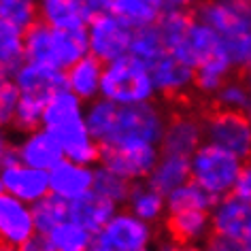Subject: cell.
<instances>
[{"mask_svg": "<svg viewBox=\"0 0 251 251\" xmlns=\"http://www.w3.org/2000/svg\"><path fill=\"white\" fill-rule=\"evenodd\" d=\"M85 122L102 151L130 145L160 147L168 113L155 100L141 104H115L111 100L96 98L85 106Z\"/></svg>", "mask_w": 251, "mask_h": 251, "instance_id": "cell-1", "label": "cell"}, {"mask_svg": "<svg viewBox=\"0 0 251 251\" xmlns=\"http://www.w3.org/2000/svg\"><path fill=\"white\" fill-rule=\"evenodd\" d=\"M87 53L90 49H87L85 30H55L43 22H36L28 30H24L26 62L66 71Z\"/></svg>", "mask_w": 251, "mask_h": 251, "instance_id": "cell-2", "label": "cell"}, {"mask_svg": "<svg viewBox=\"0 0 251 251\" xmlns=\"http://www.w3.org/2000/svg\"><path fill=\"white\" fill-rule=\"evenodd\" d=\"M155 87L149 66L132 55H124L104 64L100 98L115 104H141L155 100Z\"/></svg>", "mask_w": 251, "mask_h": 251, "instance_id": "cell-3", "label": "cell"}, {"mask_svg": "<svg viewBox=\"0 0 251 251\" xmlns=\"http://www.w3.org/2000/svg\"><path fill=\"white\" fill-rule=\"evenodd\" d=\"M245 162L226 149L202 143L190 155V179L209 194L211 198H226L234 192L236 179Z\"/></svg>", "mask_w": 251, "mask_h": 251, "instance_id": "cell-4", "label": "cell"}, {"mask_svg": "<svg viewBox=\"0 0 251 251\" xmlns=\"http://www.w3.org/2000/svg\"><path fill=\"white\" fill-rule=\"evenodd\" d=\"M155 243L153 224L143 222L128 209L115 211V215L94 234L96 251H153Z\"/></svg>", "mask_w": 251, "mask_h": 251, "instance_id": "cell-5", "label": "cell"}, {"mask_svg": "<svg viewBox=\"0 0 251 251\" xmlns=\"http://www.w3.org/2000/svg\"><path fill=\"white\" fill-rule=\"evenodd\" d=\"M87 49L90 55L100 60L102 64L115 62L124 55H130V45L134 39V30L115 13L94 15L85 26Z\"/></svg>", "mask_w": 251, "mask_h": 251, "instance_id": "cell-6", "label": "cell"}, {"mask_svg": "<svg viewBox=\"0 0 251 251\" xmlns=\"http://www.w3.org/2000/svg\"><path fill=\"white\" fill-rule=\"evenodd\" d=\"M204 141L234 153L243 162L251 160V122L247 113L211 111L204 117Z\"/></svg>", "mask_w": 251, "mask_h": 251, "instance_id": "cell-7", "label": "cell"}, {"mask_svg": "<svg viewBox=\"0 0 251 251\" xmlns=\"http://www.w3.org/2000/svg\"><path fill=\"white\" fill-rule=\"evenodd\" d=\"M194 17L211 26L224 43L251 32V7L232 0H202Z\"/></svg>", "mask_w": 251, "mask_h": 251, "instance_id": "cell-8", "label": "cell"}, {"mask_svg": "<svg viewBox=\"0 0 251 251\" xmlns=\"http://www.w3.org/2000/svg\"><path fill=\"white\" fill-rule=\"evenodd\" d=\"M155 94L166 100H177L187 96L194 90L196 81V68L190 64L183 55L166 51L149 66Z\"/></svg>", "mask_w": 251, "mask_h": 251, "instance_id": "cell-9", "label": "cell"}, {"mask_svg": "<svg viewBox=\"0 0 251 251\" xmlns=\"http://www.w3.org/2000/svg\"><path fill=\"white\" fill-rule=\"evenodd\" d=\"M211 222L213 234L232 238L251 251V202L234 194L219 198L211 209Z\"/></svg>", "mask_w": 251, "mask_h": 251, "instance_id": "cell-10", "label": "cell"}, {"mask_svg": "<svg viewBox=\"0 0 251 251\" xmlns=\"http://www.w3.org/2000/svg\"><path fill=\"white\" fill-rule=\"evenodd\" d=\"M204 143V117L192 109H181L168 115L160 151L192 155Z\"/></svg>", "mask_w": 251, "mask_h": 251, "instance_id": "cell-11", "label": "cell"}, {"mask_svg": "<svg viewBox=\"0 0 251 251\" xmlns=\"http://www.w3.org/2000/svg\"><path fill=\"white\" fill-rule=\"evenodd\" d=\"M36 234L32 204L7 192L0 194V247H22Z\"/></svg>", "mask_w": 251, "mask_h": 251, "instance_id": "cell-12", "label": "cell"}, {"mask_svg": "<svg viewBox=\"0 0 251 251\" xmlns=\"http://www.w3.org/2000/svg\"><path fill=\"white\" fill-rule=\"evenodd\" d=\"M0 181H2L4 192L28 204H34L45 196H49L47 171L28 166L17 158H11L7 164L0 168Z\"/></svg>", "mask_w": 251, "mask_h": 251, "instance_id": "cell-13", "label": "cell"}, {"mask_svg": "<svg viewBox=\"0 0 251 251\" xmlns=\"http://www.w3.org/2000/svg\"><path fill=\"white\" fill-rule=\"evenodd\" d=\"M160 158L158 145H130V147H117L106 149L100 155V164L115 171L132 183L147 181L149 173L153 171L155 162Z\"/></svg>", "mask_w": 251, "mask_h": 251, "instance_id": "cell-14", "label": "cell"}, {"mask_svg": "<svg viewBox=\"0 0 251 251\" xmlns=\"http://www.w3.org/2000/svg\"><path fill=\"white\" fill-rule=\"evenodd\" d=\"M94 168L96 166L79 164L68 158L60 160L51 171H47L49 194L68 204L87 196L90 192H94Z\"/></svg>", "mask_w": 251, "mask_h": 251, "instance_id": "cell-15", "label": "cell"}, {"mask_svg": "<svg viewBox=\"0 0 251 251\" xmlns=\"http://www.w3.org/2000/svg\"><path fill=\"white\" fill-rule=\"evenodd\" d=\"M15 158L28 166L51 171L60 160H64V149L58 136L49 128L41 126L30 132H22V139L15 143Z\"/></svg>", "mask_w": 251, "mask_h": 251, "instance_id": "cell-16", "label": "cell"}, {"mask_svg": "<svg viewBox=\"0 0 251 251\" xmlns=\"http://www.w3.org/2000/svg\"><path fill=\"white\" fill-rule=\"evenodd\" d=\"M51 132L58 136L60 145L64 149V158L87 166H96L100 162L102 147L98 145V141L90 132V126H87L85 117L73 119V122L51 130Z\"/></svg>", "mask_w": 251, "mask_h": 251, "instance_id": "cell-17", "label": "cell"}, {"mask_svg": "<svg viewBox=\"0 0 251 251\" xmlns=\"http://www.w3.org/2000/svg\"><path fill=\"white\" fill-rule=\"evenodd\" d=\"M11 79L20 90V96L39 98L45 102L49 96L66 87L64 71L47 64H36V62H24Z\"/></svg>", "mask_w": 251, "mask_h": 251, "instance_id": "cell-18", "label": "cell"}, {"mask_svg": "<svg viewBox=\"0 0 251 251\" xmlns=\"http://www.w3.org/2000/svg\"><path fill=\"white\" fill-rule=\"evenodd\" d=\"M166 234L177 243L204 245L213 236L211 211H168Z\"/></svg>", "mask_w": 251, "mask_h": 251, "instance_id": "cell-19", "label": "cell"}, {"mask_svg": "<svg viewBox=\"0 0 251 251\" xmlns=\"http://www.w3.org/2000/svg\"><path fill=\"white\" fill-rule=\"evenodd\" d=\"M36 15L55 30H85L92 20L81 0H36Z\"/></svg>", "mask_w": 251, "mask_h": 251, "instance_id": "cell-20", "label": "cell"}, {"mask_svg": "<svg viewBox=\"0 0 251 251\" xmlns=\"http://www.w3.org/2000/svg\"><path fill=\"white\" fill-rule=\"evenodd\" d=\"M102 71L104 64L96 60L94 55L87 53L85 58L75 62L71 68L64 71L66 90H71L75 96L83 102H92V100L100 98V85H102Z\"/></svg>", "mask_w": 251, "mask_h": 251, "instance_id": "cell-21", "label": "cell"}, {"mask_svg": "<svg viewBox=\"0 0 251 251\" xmlns=\"http://www.w3.org/2000/svg\"><path fill=\"white\" fill-rule=\"evenodd\" d=\"M224 49H226L224 41L219 39V34L215 32V30H213L211 26H206L204 22H200V20L194 17V22H192L190 30H187L183 43L175 49V53L183 55V58L196 68V64H200V62L206 60L213 53L224 51Z\"/></svg>", "mask_w": 251, "mask_h": 251, "instance_id": "cell-22", "label": "cell"}, {"mask_svg": "<svg viewBox=\"0 0 251 251\" xmlns=\"http://www.w3.org/2000/svg\"><path fill=\"white\" fill-rule=\"evenodd\" d=\"M126 209L143 222L158 224L168 213L166 194H162L149 181H139V183H132V190L126 200Z\"/></svg>", "mask_w": 251, "mask_h": 251, "instance_id": "cell-23", "label": "cell"}, {"mask_svg": "<svg viewBox=\"0 0 251 251\" xmlns=\"http://www.w3.org/2000/svg\"><path fill=\"white\" fill-rule=\"evenodd\" d=\"M115 211H117V204L109 202V200L102 198L96 192H90L87 196L68 204V217H71L73 222L81 224L85 230H90L92 234H96V232L115 215Z\"/></svg>", "mask_w": 251, "mask_h": 251, "instance_id": "cell-24", "label": "cell"}, {"mask_svg": "<svg viewBox=\"0 0 251 251\" xmlns=\"http://www.w3.org/2000/svg\"><path fill=\"white\" fill-rule=\"evenodd\" d=\"M147 181L153 187H158L162 194H171L179 185L190 181V155L160 151V158L153 171L149 173Z\"/></svg>", "mask_w": 251, "mask_h": 251, "instance_id": "cell-25", "label": "cell"}, {"mask_svg": "<svg viewBox=\"0 0 251 251\" xmlns=\"http://www.w3.org/2000/svg\"><path fill=\"white\" fill-rule=\"evenodd\" d=\"M234 64H232L228 51H217L196 64V81H194V90L202 96H213L226 79L234 75Z\"/></svg>", "mask_w": 251, "mask_h": 251, "instance_id": "cell-26", "label": "cell"}, {"mask_svg": "<svg viewBox=\"0 0 251 251\" xmlns=\"http://www.w3.org/2000/svg\"><path fill=\"white\" fill-rule=\"evenodd\" d=\"M164 0H113L111 13L124 20L132 30H141L155 26L160 17L164 15Z\"/></svg>", "mask_w": 251, "mask_h": 251, "instance_id": "cell-27", "label": "cell"}, {"mask_svg": "<svg viewBox=\"0 0 251 251\" xmlns=\"http://www.w3.org/2000/svg\"><path fill=\"white\" fill-rule=\"evenodd\" d=\"M79 117H85V102L64 87L47 98L45 111H43V126L49 130H55Z\"/></svg>", "mask_w": 251, "mask_h": 251, "instance_id": "cell-28", "label": "cell"}, {"mask_svg": "<svg viewBox=\"0 0 251 251\" xmlns=\"http://www.w3.org/2000/svg\"><path fill=\"white\" fill-rule=\"evenodd\" d=\"M51 251H87L94 247V234L71 217L45 234Z\"/></svg>", "mask_w": 251, "mask_h": 251, "instance_id": "cell-29", "label": "cell"}, {"mask_svg": "<svg viewBox=\"0 0 251 251\" xmlns=\"http://www.w3.org/2000/svg\"><path fill=\"white\" fill-rule=\"evenodd\" d=\"M24 62V30L0 20V77H13Z\"/></svg>", "mask_w": 251, "mask_h": 251, "instance_id": "cell-30", "label": "cell"}, {"mask_svg": "<svg viewBox=\"0 0 251 251\" xmlns=\"http://www.w3.org/2000/svg\"><path fill=\"white\" fill-rule=\"evenodd\" d=\"M213 106L219 111H234V113H247L251 102V87L247 79H238L232 75L226 79L222 87L211 96Z\"/></svg>", "mask_w": 251, "mask_h": 251, "instance_id": "cell-31", "label": "cell"}, {"mask_svg": "<svg viewBox=\"0 0 251 251\" xmlns=\"http://www.w3.org/2000/svg\"><path fill=\"white\" fill-rule=\"evenodd\" d=\"M217 200L211 198L202 187L190 179L187 183L179 185L177 190L166 194L168 211H211Z\"/></svg>", "mask_w": 251, "mask_h": 251, "instance_id": "cell-32", "label": "cell"}, {"mask_svg": "<svg viewBox=\"0 0 251 251\" xmlns=\"http://www.w3.org/2000/svg\"><path fill=\"white\" fill-rule=\"evenodd\" d=\"M130 190H132V181L117 175L115 171L106 168L104 164L94 168V192L100 194L102 198H106L109 202L117 204V206L126 204Z\"/></svg>", "mask_w": 251, "mask_h": 251, "instance_id": "cell-33", "label": "cell"}, {"mask_svg": "<svg viewBox=\"0 0 251 251\" xmlns=\"http://www.w3.org/2000/svg\"><path fill=\"white\" fill-rule=\"evenodd\" d=\"M192 22H194V17L187 13V11H179V9H166L164 11V15L158 20L155 28H158V32H160L168 51H175V49L183 43Z\"/></svg>", "mask_w": 251, "mask_h": 251, "instance_id": "cell-34", "label": "cell"}, {"mask_svg": "<svg viewBox=\"0 0 251 251\" xmlns=\"http://www.w3.org/2000/svg\"><path fill=\"white\" fill-rule=\"evenodd\" d=\"M168 51L164 41L158 32L155 26H149V28H141V30H134V39H132V45H130V55L136 60H141L143 64L151 66L160 55H164Z\"/></svg>", "mask_w": 251, "mask_h": 251, "instance_id": "cell-35", "label": "cell"}, {"mask_svg": "<svg viewBox=\"0 0 251 251\" xmlns=\"http://www.w3.org/2000/svg\"><path fill=\"white\" fill-rule=\"evenodd\" d=\"M32 213H34L36 232L41 236H45L49 230H53L55 226H60L62 222L68 219V202L49 194V196L32 204Z\"/></svg>", "mask_w": 251, "mask_h": 251, "instance_id": "cell-36", "label": "cell"}, {"mask_svg": "<svg viewBox=\"0 0 251 251\" xmlns=\"http://www.w3.org/2000/svg\"><path fill=\"white\" fill-rule=\"evenodd\" d=\"M43 111H45V100L20 96L15 117H13V128L20 130V132H30V130H34V128H41Z\"/></svg>", "mask_w": 251, "mask_h": 251, "instance_id": "cell-37", "label": "cell"}, {"mask_svg": "<svg viewBox=\"0 0 251 251\" xmlns=\"http://www.w3.org/2000/svg\"><path fill=\"white\" fill-rule=\"evenodd\" d=\"M20 102V90L11 77H0V128L13 126L15 109Z\"/></svg>", "mask_w": 251, "mask_h": 251, "instance_id": "cell-38", "label": "cell"}, {"mask_svg": "<svg viewBox=\"0 0 251 251\" xmlns=\"http://www.w3.org/2000/svg\"><path fill=\"white\" fill-rule=\"evenodd\" d=\"M224 47H226V51H228L234 68L249 71L251 68V32L238 36V39L226 41Z\"/></svg>", "mask_w": 251, "mask_h": 251, "instance_id": "cell-39", "label": "cell"}, {"mask_svg": "<svg viewBox=\"0 0 251 251\" xmlns=\"http://www.w3.org/2000/svg\"><path fill=\"white\" fill-rule=\"evenodd\" d=\"M232 194L238 196V198H243V200H247V202H251V160L243 164V171H241V175H238L234 192Z\"/></svg>", "mask_w": 251, "mask_h": 251, "instance_id": "cell-40", "label": "cell"}, {"mask_svg": "<svg viewBox=\"0 0 251 251\" xmlns=\"http://www.w3.org/2000/svg\"><path fill=\"white\" fill-rule=\"evenodd\" d=\"M204 251H247V249H245L241 243L232 241V238L213 234L209 241L204 243Z\"/></svg>", "mask_w": 251, "mask_h": 251, "instance_id": "cell-41", "label": "cell"}, {"mask_svg": "<svg viewBox=\"0 0 251 251\" xmlns=\"http://www.w3.org/2000/svg\"><path fill=\"white\" fill-rule=\"evenodd\" d=\"M153 251H204V245H192V243H177L173 238L155 243Z\"/></svg>", "mask_w": 251, "mask_h": 251, "instance_id": "cell-42", "label": "cell"}, {"mask_svg": "<svg viewBox=\"0 0 251 251\" xmlns=\"http://www.w3.org/2000/svg\"><path fill=\"white\" fill-rule=\"evenodd\" d=\"M11 158H15V143L11 141L7 128H0V168H2Z\"/></svg>", "mask_w": 251, "mask_h": 251, "instance_id": "cell-43", "label": "cell"}, {"mask_svg": "<svg viewBox=\"0 0 251 251\" xmlns=\"http://www.w3.org/2000/svg\"><path fill=\"white\" fill-rule=\"evenodd\" d=\"M85 4L87 13L92 17L94 15H102V13H111L113 9V0H81Z\"/></svg>", "mask_w": 251, "mask_h": 251, "instance_id": "cell-44", "label": "cell"}, {"mask_svg": "<svg viewBox=\"0 0 251 251\" xmlns=\"http://www.w3.org/2000/svg\"><path fill=\"white\" fill-rule=\"evenodd\" d=\"M20 251H51V247H49V245H47L45 236L36 234L34 238H30V241H28L26 245H22Z\"/></svg>", "mask_w": 251, "mask_h": 251, "instance_id": "cell-45", "label": "cell"}, {"mask_svg": "<svg viewBox=\"0 0 251 251\" xmlns=\"http://www.w3.org/2000/svg\"><path fill=\"white\" fill-rule=\"evenodd\" d=\"M166 2V9H179V11H190V9H196L202 0H164Z\"/></svg>", "mask_w": 251, "mask_h": 251, "instance_id": "cell-46", "label": "cell"}, {"mask_svg": "<svg viewBox=\"0 0 251 251\" xmlns=\"http://www.w3.org/2000/svg\"><path fill=\"white\" fill-rule=\"evenodd\" d=\"M247 83H249V87H251V68L247 71ZM247 117H249V122H251V102H249V109H247Z\"/></svg>", "mask_w": 251, "mask_h": 251, "instance_id": "cell-47", "label": "cell"}, {"mask_svg": "<svg viewBox=\"0 0 251 251\" xmlns=\"http://www.w3.org/2000/svg\"><path fill=\"white\" fill-rule=\"evenodd\" d=\"M232 2H238V4H247V7H251V0H232Z\"/></svg>", "mask_w": 251, "mask_h": 251, "instance_id": "cell-48", "label": "cell"}, {"mask_svg": "<svg viewBox=\"0 0 251 251\" xmlns=\"http://www.w3.org/2000/svg\"><path fill=\"white\" fill-rule=\"evenodd\" d=\"M0 251H20V247H0Z\"/></svg>", "mask_w": 251, "mask_h": 251, "instance_id": "cell-49", "label": "cell"}, {"mask_svg": "<svg viewBox=\"0 0 251 251\" xmlns=\"http://www.w3.org/2000/svg\"><path fill=\"white\" fill-rule=\"evenodd\" d=\"M4 192V187H2V181H0V194H2Z\"/></svg>", "mask_w": 251, "mask_h": 251, "instance_id": "cell-50", "label": "cell"}, {"mask_svg": "<svg viewBox=\"0 0 251 251\" xmlns=\"http://www.w3.org/2000/svg\"><path fill=\"white\" fill-rule=\"evenodd\" d=\"M87 251H96V249H94V247H92V249H87Z\"/></svg>", "mask_w": 251, "mask_h": 251, "instance_id": "cell-51", "label": "cell"}]
</instances>
